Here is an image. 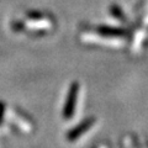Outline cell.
Instances as JSON below:
<instances>
[]
</instances>
